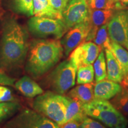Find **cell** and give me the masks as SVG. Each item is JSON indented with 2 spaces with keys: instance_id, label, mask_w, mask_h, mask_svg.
<instances>
[{
  "instance_id": "1",
  "label": "cell",
  "mask_w": 128,
  "mask_h": 128,
  "mask_svg": "<svg viewBox=\"0 0 128 128\" xmlns=\"http://www.w3.org/2000/svg\"><path fill=\"white\" fill-rule=\"evenodd\" d=\"M28 50V34L13 17H7L1 24L0 71H10L23 66Z\"/></svg>"
},
{
  "instance_id": "2",
  "label": "cell",
  "mask_w": 128,
  "mask_h": 128,
  "mask_svg": "<svg viewBox=\"0 0 128 128\" xmlns=\"http://www.w3.org/2000/svg\"><path fill=\"white\" fill-rule=\"evenodd\" d=\"M64 48L58 39H39L33 41L25 62V71L33 78L43 76L60 62Z\"/></svg>"
},
{
  "instance_id": "3",
  "label": "cell",
  "mask_w": 128,
  "mask_h": 128,
  "mask_svg": "<svg viewBox=\"0 0 128 128\" xmlns=\"http://www.w3.org/2000/svg\"><path fill=\"white\" fill-rule=\"evenodd\" d=\"M86 114L98 120L109 128H126L128 120L108 101L95 98L89 103L84 104Z\"/></svg>"
},
{
  "instance_id": "4",
  "label": "cell",
  "mask_w": 128,
  "mask_h": 128,
  "mask_svg": "<svg viewBox=\"0 0 128 128\" xmlns=\"http://www.w3.org/2000/svg\"><path fill=\"white\" fill-rule=\"evenodd\" d=\"M68 97L53 92H47L38 96L33 102L36 112L60 126L64 124Z\"/></svg>"
},
{
  "instance_id": "5",
  "label": "cell",
  "mask_w": 128,
  "mask_h": 128,
  "mask_svg": "<svg viewBox=\"0 0 128 128\" xmlns=\"http://www.w3.org/2000/svg\"><path fill=\"white\" fill-rule=\"evenodd\" d=\"M77 70L76 64L70 58L60 62L48 76V87L57 94L66 93L76 84Z\"/></svg>"
},
{
  "instance_id": "6",
  "label": "cell",
  "mask_w": 128,
  "mask_h": 128,
  "mask_svg": "<svg viewBox=\"0 0 128 128\" xmlns=\"http://www.w3.org/2000/svg\"><path fill=\"white\" fill-rule=\"evenodd\" d=\"M31 34L36 38L53 37L56 39L62 38L68 32V28L62 19L33 16L28 22Z\"/></svg>"
},
{
  "instance_id": "7",
  "label": "cell",
  "mask_w": 128,
  "mask_h": 128,
  "mask_svg": "<svg viewBox=\"0 0 128 128\" xmlns=\"http://www.w3.org/2000/svg\"><path fill=\"white\" fill-rule=\"evenodd\" d=\"M4 128H60V126L36 110L26 108L8 121Z\"/></svg>"
},
{
  "instance_id": "8",
  "label": "cell",
  "mask_w": 128,
  "mask_h": 128,
  "mask_svg": "<svg viewBox=\"0 0 128 128\" xmlns=\"http://www.w3.org/2000/svg\"><path fill=\"white\" fill-rule=\"evenodd\" d=\"M87 0H69L62 12V20L68 30L88 18Z\"/></svg>"
},
{
  "instance_id": "9",
  "label": "cell",
  "mask_w": 128,
  "mask_h": 128,
  "mask_svg": "<svg viewBox=\"0 0 128 128\" xmlns=\"http://www.w3.org/2000/svg\"><path fill=\"white\" fill-rule=\"evenodd\" d=\"M111 41L126 47L128 44V21L126 12L119 11L113 14L108 23Z\"/></svg>"
},
{
  "instance_id": "10",
  "label": "cell",
  "mask_w": 128,
  "mask_h": 128,
  "mask_svg": "<svg viewBox=\"0 0 128 128\" xmlns=\"http://www.w3.org/2000/svg\"><path fill=\"white\" fill-rule=\"evenodd\" d=\"M90 31L88 20L71 28L60 41L65 56H68L76 48L86 42Z\"/></svg>"
},
{
  "instance_id": "11",
  "label": "cell",
  "mask_w": 128,
  "mask_h": 128,
  "mask_svg": "<svg viewBox=\"0 0 128 128\" xmlns=\"http://www.w3.org/2000/svg\"><path fill=\"white\" fill-rule=\"evenodd\" d=\"M102 50L92 41L85 42L71 52V58L78 68L84 65H92Z\"/></svg>"
},
{
  "instance_id": "12",
  "label": "cell",
  "mask_w": 128,
  "mask_h": 128,
  "mask_svg": "<svg viewBox=\"0 0 128 128\" xmlns=\"http://www.w3.org/2000/svg\"><path fill=\"white\" fill-rule=\"evenodd\" d=\"M113 14V10H94L89 8L88 20L90 24V31L86 39V42H92L97 29L102 26L108 24Z\"/></svg>"
},
{
  "instance_id": "13",
  "label": "cell",
  "mask_w": 128,
  "mask_h": 128,
  "mask_svg": "<svg viewBox=\"0 0 128 128\" xmlns=\"http://www.w3.org/2000/svg\"><path fill=\"white\" fill-rule=\"evenodd\" d=\"M122 88V86L119 83L109 80H103L94 84V97L96 99L110 100L119 93Z\"/></svg>"
},
{
  "instance_id": "14",
  "label": "cell",
  "mask_w": 128,
  "mask_h": 128,
  "mask_svg": "<svg viewBox=\"0 0 128 128\" xmlns=\"http://www.w3.org/2000/svg\"><path fill=\"white\" fill-rule=\"evenodd\" d=\"M68 97L64 124L70 121H76L81 123L87 117L84 108V103L78 99Z\"/></svg>"
},
{
  "instance_id": "15",
  "label": "cell",
  "mask_w": 128,
  "mask_h": 128,
  "mask_svg": "<svg viewBox=\"0 0 128 128\" xmlns=\"http://www.w3.org/2000/svg\"><path fill=\"white\" fill-rule=\"evenodd\" d=\"M14 87L24 96L33 98L44 93V90L28 76H25L14 84Z\"/></svg>"
},
{
  "instance_id": "16",
  "label": "cell",
  "mask_w": 128,
  "mask_h": 128,
  "mask_svg": "<svg viewBox=\"0 0 128 128\" xmlns=\"http://www.w3.org/2000/svg\"><path fill=\"white\" fill-rule=\"evenodd\" d=\"M107 66V78L110 81L120 83L124 79V75L119 62L108 49H105Z\"/></svg>"
},
{
  "instance_id": "17",
  "label": "cell",
  "mask_w": 128,
  "mask_h": 128,
  "mask_svg": "<svg viewBox=\"0 0 128 128\" xmlns=\"http://www.w3.org/2000/svg\"><path fill=\"white\" fill-rule=\"evenodd\" d=\"M94 83L80 84L68 92V97L78 99L84 104L89 103L95 99L94 93Z\"/></svg>"
},
{
  "instance_id": "18",
  "label": "cell",
  "mask_w": 128,
  "mask_h": 128,
  "mask_svg": "<svg viewBox=\"0 0 128 128\" xmlns=\"http://www.w3.org/2000/svg\"><path fill=\"white\" fill-rule=\"evenodd\" d=\"M110 50L120 65L124 79L128 76V52L120 44L111 41V48Z\"/></svg>"
},
{
  "instance_id": "19",
  "label": "cell",
  "mask_w": 128,
  "mask_h": 128,
  "mask_svg": "<svg viewBox=\"0 0 128 128\" xmlns=\"http://www.w3.org/2000/svg\"><path fill=\"white\" fill-rule=\"evenodd\" d=\"M122 88L113 98L110 103L124 116H128V86H122Z\"/></svg>"
},
{
  "instance_id": "20",
  "label": "cell",
  "mask_w": 128,
  "mask_h": 128,
  "mask_svg": "<svg viewBox=\"0 0 128 128\" xmlns=\"http://www.w3.org/2000/svg\"><path fill=\"white\" fill-rule=\"evenodd\" d=\"M92 42L97 44L102 50H110L111 48V40L108 30V24L102 26L97 29L94 35Z\"/></svg>"
},
{
  "instance_id": "21",
  "label": "cell",
  "mask_w": 128,
  "mask_h": 128,
  "mask_svg": "<svg viewBox=\"0 0 128 128\" xmlns=\"http://www.w3.org/2000/svg\"><path fill=\"white\" fill-rule=\"evenodd\" d=\"M93 67L96 82L107 78V66L104 50L100 52L94 61Z\"/></svg>"
},
{
  "instance_id": "22",
  "label": "cell",
  "mask_w": 128,
  "mask_h": 128,
  "mask_svg": "<svg viewBox=\"0 0 128 128\" xmlns=\"http://www.w3.org/2000/svg\"><path fill=\"white\" fill-rule=\"evenodd\" d=\"M21 108L17 102H7L0 103V124L13 116Z\"/></svg>"
},
{
  "instance_id": "23",
  "label": "cell",
  "mask_w": 128,
  "mask_h": 128,
  "mask_svg": "<svg viewBox=\"0 0 128 128\" xmlns=\"http://www.w3.org/2000/svg\"><path fill=\"white\" fill-rule=\"evenodd\" d=\"M94 77V67L92 65H84L78 68L76 72V83L78 84L93 82Z\"/></svg>"
},
{
  "instance_id": "24",
  "label": "cell",
  "mask_w": 128,
  "mask_h": 128,
  "mask_svg": "<svg viewBox=\"0 0 128 128\" xmlns=\"http://www.w3.org/2000/svg\"><path fill=\"white\" fill-rule=\"evenodd\" d=\"M16 12L28 17L34 16L33 0H12Z\"/></svg>"
},
{
  "instance_id": "25",
  "label": "cell",
  "mask_w": 128,
  "mask_h": 128,
  "mask_svg": "<svg viewBox=\"0 0 128 128\" xmlns=\"http://www.w3.org/2000/svg\"><path fill=\"white\" fill-rule=\"evenodd\" d=\"M90 9L94 10H113L108 0H87Z\"/></svg>"
},
{
  "instance_id": "26",
  "label": "cell",
  "mask_w": 128,
  "mask_h": 128,
  "mask_svg": "<svg viewBox=\"0 0 128 128\" xmlns=\"http://www.w3.org/2000/svg\"><path fill=\"white\" fill-rule=\"evenodd\" d=\"M69 0H49V4L56 13L62 18V12Z\"/></svg>"
},
{
  "instance_id": "27",
  "label": "cell",
  "mask_w": 128,
  "mask_h": 128,
  "mask_svg": "<svg viewBox=\"0 0 128 128\" xmlns=\"http://www.w3.org/2000/svg\"><path fill=\"white\" fill-rule=\"evenodd\" d=\"M80 128H108L99 122L87 116L80 124Z\"/></svg>"
},
{
  "instance_id": "28",
  "label": "cell",
  "mask_w": 128,
  "mask_h": 128,
  "mask_svg": "<svg viewBox=\"0 0 128 128\" xmlns=\"http://www.w3.org/2000/svg\"><path fill=\"white\" fill-rule=\"evenodd\" d=\"M15 102L12 92L8 88L0 86V103L1 102Z\"/></svg>"
},
{
  "instance_id": "29",
  "label": "cell",
  "mask_w": 128,
  "mask_h": 128,
  "mask_svg": "<svg viewBox=\"0 0 128 128\" xmlns=\"http://www.w3.org/2000/svg\"><path fill=\"white\" fill-rule=\"evenodd\" d=\"M16 80L6 75L4 72L0 71V84L4 86H13Z\"/></svg>"
},
{
  "instance_id": "30",
  "label": "cell",
  "mask_w": 128,
  "mask_h": 128,
  "mask_svg": "<svg viewBox=\"0 0 128 128\" xmlns=\"http://www.w3.org/2000/svg\"><path fill=\"white\" fill-rule=\"evenodd\" d=\"M128 7V0H118L115 10H122Z\"/></svg>"
},
{
  "instance_id": "31",
  "label": "cell",
  "mask_w": 128,
  "mask_h": 128,
  "mask_svg": "<svg viewBox=\"0 0 128 128\" xmlns=\"http://www.w3.org/2000/svg\"><path fill=\"white\" fill-rule=\"evenodd\" d=\"M81 123L76 121H70L60 126V128H80Z\"/></svg>"
},
{
  "instance_id": "32",
  "label": "cell",
  "mask_w": 128,
  "mask_h": 128,
  "mask_svg": "<svg viewBox=\"0 0 128 128\" xmlns=\"http://www.w3.org/2000/svg\"><path fill=\"white\" fill-rule=\"evenodd\" d=\"M39 1H40L46 8H52L50 6V4H49V0H39Z\"/></svg>"
},
{
  "instance_id": "33",
  "label": "cell",
  "mask_w": 128,
  "mask_h": 128,
  "mask_svg": "<svg viewBox=\"0 0 128 128\" xmlns=\"http://www.w3.org/2000/svg\"><path fill=\"white\" fill-rule=\"evenodd\" d=\"M108 1L113 7V9L115 10V6H116L117 2H118V0H108Z\"/></svg>"
},
{
  "instance_id": "34",
  "label": "cell",
  "mask_w": 128,
  "mask_h": 128,
  "mask_svg": "<svg viewBox=\"0 0 128 128\" xmlns=\"http://www.w3.org/2000/svg\"><path fill=\"white\" fill-rule=\"evenodd\" d=\"M126 16H127L128 21V11H126Z\"/></svg>"
},
{
  "instance_id": "35",
  "label": "cell",
  "mask_w": 128,
  "mask_h": 128,
  "mask_svg": "<svg viewBox=\"0 0 128 128\" xmlns=\"http://www.w3.org/2000/svg\"><path fill=\"white\" fill-rule=\"evenodd\" d=\"M126 48H127V49H128V44H127V45H126Z\"/></svg>"
}]
</instances>
